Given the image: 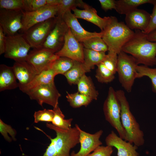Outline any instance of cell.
Segmentation results:
<instances>
[{"label":"cell","instance_id":"f546056e","mask_svg":"<svg viewBox=\"0 0 156 156\" xmlns=\"http://www.w3.org/2000/svg\"><path fill=\"white\" fill-rule=\"evenodd\" d=\"M82 44L84 48L99 52L108 51L107 44L100 36H95L84 41Z\"/></svg>","mask_w":156,"mask_h":156},{"label":"cell","instance_id":"4fadbf2b","mask_svg":"<svg viewBox=\"0 0 156 156\" xmlns=\"http://www.w3.org/2000/svg\"><path fill=\"white\" fill-rule=\"evenodd\" d=\"M83 49L82 44L75 38L69 28L65 35L62 47L55 54L59 57H67L73 61L83 63Z\"/></svg>","mask_w":156,"mask_h":156},{"label":"cell","instance_id":"60d3db41","mask_svg":"<svg viewBox=\"0 0 156 156\" xmlns=\"http://www.w3.org/2000/svg\"><path fill=\"white\" fill-rule=\"evenodd\" d=\"M101 8L106 11L113 9H115L116 1L114 0H99Z\"/></svg>","mask_w":156,"mask_h":156},{"label":"cell","instance_id":"ffe728a7","mask_svg":"<svg viewBox=\"0 0 156 156\" xmlns=\"http://www.w3.org/2000/svg\"><path fill=\"white\" fill-rule=\"evenodd\" d=\"M19 87L29 83L38 74L34 68L27 61L15 62L12 66Z\"/></svg>","mask_w":156,"mask_h":156},{"label":"cell","instance_id":"603a6c76","mask_svg":"<svg viewBox=\"0 0 156 156\" xmlns=\"http://www.w3.org/2000/svg\"><path fill=\"white\" fill-rule=\"evenodd\" d=\"M84 62L83 64L88 72L93 69L95 65L102 62L106 54L105 52L89 50L84 48Z\"/></svg>","mask_w":156,"mask_h":156},{"label":"cell","instance_id":"e0dca14e","mask_svg":"<svg viewBox=\"0 0 156 156\" xmlns=\"http://www.w3.org/2000/svg\"><path fill=\"white\" fill-rule=\"evenodd\" d=\"M105 142L106 145L116 149L117 156H139L137 151L138 146L123 139L113 131L106 137Z\"/></svg>","mask_w":156,"mask_h":156},{"label":"cell","instance_id":"ac0fdd59","mask_svg":"<svg viewBox=\"0 0 156 156\" xmlns=\"http://www.w3.org/2000/svg\"><path fill=\"white\" fill-rule=\"evenodd\" d=\"M83 8V10H79L75 8L72 10L77 18H81L96 25L103 31L108 23L110 16H105L102 18L97 14L96 10L92 7L85 3Z\"/></svg>","mask_w":156,"mask_h":156},{"label":"cell","instance_id":"5bb4252c","mask_svg":"<svg viewBox=\"0 0 156 156\" xmlns=\"http://www.w3.org/2000/svg\"><path fill=\"white\" fill-rule=\"evenodd\" d=\"M75 126L79 132V142L80 148L79 151L75 153L73 151L71 156H87L94 151L98 146L102 144L100 138L103 133L100 130L93 134H91L82 130L77 124Z\"/></svg>","mask_w":156,"mask_h":156},{"label":"cell","instance_id":"5b68a950","mask_svg":"<svg viewBox=\"0 0 156 156\" xmlns=\"http://www.w3.org/2000/svg\"><path fill=\"white\" fill-rule=\"evenodd\" d=\"M103 109L106 120L116 130L119 136L127 141V133L121 121L120 104L116 91L112 87L109 88Z\"/></svg>","mask_w":156,"mask_h":156},{"label":"cell","instance_id":"ba28073f","mask_svg":"<svg viewBox=\"0 0 156 156\" xmlns=\"http://www.w3.org/2000/svg\"><path fill=\"white\" fill-rule=\"evenodd\" d=\"M31 48L23 34L6 36L4 57L15 62L26 61Z\"/></svg>","mask_w":156,"mask_h":156},{"label":"cell","instance_id":"b9f144b4","mask_svg":"<svg viewBox=\"0 0 156 156\" xmlns=\"http://www.w3.org/2000/svg\"><path fill=\"white\" fill-rule=\"evenodd\" d=\"M6 36L0 26V55L4 53L6 43Z\"/></svg>","mask_w":156,"mask_h":156},{"label":"cell","instance_id":"7402d4cb","mask_svg":"<svg viewBox=\"0 0 156 156\" xmlns=\"http://www.w3.org/2000/svg\"><path fill=\"white\" fill-rule=\"evenodd\" d=\"M12 67L0 65V91L15 89L18 87Z\"/></svg>","mask_w":156,"mask_h":156},{"label":"cell","instance_id":"1f68e13d","mask_svg":"<svg viewBox=\"0 0 156 156\" xmlns=\"http://www.w3.org/2000/svg\"><path fill=\"white\" fill-rule=\"evenodd\" d=\"M137 78L144 76L148 77L151 80L152 90L156 93V68H151L148 66L142 65L137 67Z\"/></svg>","mask_w":156,"mask_h":156},{"label":"cell","instance_id":"9c48e42d","mask_svg":"<svg viewBox=\"0 0 156 156\" xmlns=\"http://www.w3.org/2000/svg\"><path fill=\"white\" fill-rule=\"evenodd\" d=\"M57 5H47L31 12L23 11L22 27L20 30L23 33L33 26L57 16Z\"/></svg>","mask_w":156,"mask_h":156},{"label":"cell","instance_id":"7bdbcfd3","mask_svg":"<svg viewBox=\"0 0 156 156\" xmlns=\"http://www.w3.org/2000/svg\"><path fill=\"white\" fill-rule=\"evenodd\" d=\"M146 34L148 40L151 42H156V29Z\"/></svg>","mask_w":156,"mask_h":156},{"label":"cell","instance_id":"484cf974","mask_svg":"<svg viewBox=\"0 0 156 156\" xmlns=\"http://www.w3.org/2000/svg\"><path fill=\"white\" fill-rule=\"evenodd\" d=\"M88 72L83 63L73 61V64L71 68L64 75L70 85H77L79 81Z\"/></svg>","mask_w":156,"mask_h":156},{"label":"cell","instance_id":"d6986e66","mask_svg":"<svg viewBox=\"0 0 156 156\" xmlns=\"http://www.w3.org/2000/svg\"><path fill=\"white\" fill-rule=\"evenodd\" d=\"M151 14L146 11L135 9L125 15L126 25L131 30L144 31L149 23Z\"/></svg>","mask_w":156,"mask_h":156},{"label":"cell","instance_id":"3957f363","mask_svg":"<svg viewBox=\"0 0 156 156\" xmlns=\"http://www.w3.org/2000/svg\"><path fill=\"white\" fill-rule=\"evenodd\" d=\"M102 38L108 48V51L118 55L122 51L123 45L134 35L135 32L124 22H119L115 16L110 20L103 31Z\"/></svg>","mask_w":156,"mask_h":156},{"label":"cell","instance_id":"f1b7e54d","mask_svg":"<svg viewBox=\"0 0 156 156\" xmlns=\"http://www.w3.org/2000/svg\"><path fill=\"white\" fill-rule=\"evenodd\" d=\"M54 115L52 122V124L54 126L62 129L68 130L71 127L72 118L64 119V115L58 106L53 108Z\"/></svg>","mask_w":156,"mask_h":156},{"label":"cell","instance_id":"d590c367","mask_svg":"<svg viewBox=\"0 0 156 156\" xmlns=\"http://www.w3.org/2000/svg\"><path fill=\"white\" fill-rule=\"evenodd\" d=\"M54 115L53 110L44 109L35 112L34 115V122L40 121L51 122Z\"/></svg>","mask_w":156,"mask_h":156},{"label":"cell","instance_id":"52a82bcc","mask_svg":"<svg viewBox=\"0 0 156 156\" xmlns=\"http://www.w3.org/2000/svg\"><path fill=\"white\" fill-rule=\"evenodd\" d=\"M56 21V16L37 24L23 33L31 48L38 49L42 47Z\"/></svg>","mask_w":156,"mask_h":156},{"label":"cell","instance_id":"74e56055","mask_svg":"<svg viewBox=\"0 0 156 156\" xmlns=\"http://www.w3.org/2000/svg\"><path fill=\"white\" fill-rule=\"evenodd\" d=\"M47 5L48 0H24L23 11L33 12Z\"/></svg>","mask_w":156,"mask_h":156},{"label":"cell","instance_id":"8d00e7d4","mask_svg":"<svg viewBox=\"0 0 156 156\" xmlns=\"http://www.w3.org/2000/svg\"><path fill=\"white\" fill-rule=\"evenodd\" d=\"M118 55L108 51V53L102 62L105 66L115 74L117 72Z\"/></svg>","mask_w":156,"mask_h":156},{"label":"cell","instance_id":"ab89813d","mask_svg":"<svg viewBox=\"0 0 156 156\" xmlns=\"http://www.w3.org/2000/svg\"><path fill=\"white\" fill-rule=\"evenodd\" d=\"M153 5L154 7L148 25L145 31H142L146 34H148L156 29V0Z\"/></svg>","mask_w":156,"mask_h":156},{"label":"cell","instance_id":"83f0119b","mask_svg":"<svg viewBox=\"0 0 156 156\" xmlns=\"http://www.w3.org/2000/svg\"><path fill=\"white\" fill-rule=\"evenodd\" d=\"M73 60L67 57H58L52 63L50 68L56 75H64L72 67Z\"/></svg>","mask_w":156,"mask_h":156},{"label":"cell","instance_id":"30bf717a","mask_svg":"<svg viewBox=\"0 0 156 156\" xmlns=\"http://www.w3.org/2000/svg\"><path fill=\"white\" fill-rule=\"evenodd\" d=\"M27 94L31 99L36 100L40 106H42L43 104L45 103L53 108L58 106V99L61 96L54 83L41 85Z\"/></svg>","mask_w":156,"mask_h":156},{"label":"cell","instance_id":"2e32d148","mask_svg":"<svg viewBox=\"0 0 156 156\" xmlns=\"http://www.w3.org/2000/svg\"><path fill=\"white\" fill-rule=\"evenodd\" d=\"M63 19L73 36L80 42L82 43L95 36L102 37L103 33L101 31L99 33L90 32L84 29L79 23L77 18L71 11H68L65 14Z\"/></svg>","mask_w":156,"mask_h":156},{"label":"cell","instance_id":"44dd1931","mask_svg":"<svg viewBox=\"0 0 156 156\" xmlns=\"http://www.w3.org/2000/svg\"><path fill=\"white\" fill-rule=\"evenodd\" d=\"M56 75L51 68L44 70L37 74L29 83L19 88L23 92L27 94L41 85L54 83V78Z\"/></svg>","mask_w":156,"mask_h":156},{"label":"cell","instance_id":"277c9868","mask_svg":"<svg viewBox=\"0 0 156 156\" xmlns=\"http://www.w3.org/2000/svg\"><path fill=\"white\" fill-rule=\"evenodd\" d=\"M116 92L120 105L121 121L127 133V141L138 147L142 146L144 143V133L130 111L125 93L121 90Z\"/></svg>","mask_w":156,"mask_h":156},{"label":"cell","instance_id":"8fae6325","mask_svg":"<svg viewBox=\"0 0 156 156\" xmlns=\"http://www.w3.org/2000/svg\"><path fill=\"white\" fill-rule=\"evenodd\" d=\"M58 57L55 53L42 47L34 49L29 53L26 61L39 74L50 68L52 63Z\"/></svg>","mask_w":156,"mask_h":156},{"label":"cell","instance_id":"7c38bea8","mask_svg":"<svg viewBox=\"0 0 156 156\" xmlns=\"http://www.w3.org/2000/svg\"><path fill=\"white\" fill-rule=\"evenodd\" d=\"M56 18L55 25L42 47L54 53L62 47L65 35L69 29L63 18L57 16Z\"/></svg>","mask_w":156,"mask_h":156},{"label":"cell","instance_id":"4316f807","mask_svg":"<svg viewBox=\"0 0 156 156\" xmlns=\"http://www.w3.org/2000/svg\"><path fill=\"white\" fill-rule=\"evenodd\" d=\"M67 94L66 97L67 100L70 105L73 108L87 106L93 100L91 98L78 91L71 94L67 92Z\"/></svg>","mask_w":156,"mask_h":156},{"label":"cell","instance_id":"9a60e30c","mask_svg":"<svg viewBox=\"0 0 156 156\" xmlns=\"http://www.w3.org/2000/svg\"><path fill=\"white\" fill-rule=\"evenodd\" d=\"M23 11L1 9L0 26L6 36L14 35L21 29Z\"/></svg>","mask_w":156,"mask_h":156},{"label":"cell","instance_id":"d6a6232c","mask_svg":"<svg viewBox=\"0 0 156 156\" xmlns=\"http://www.w3.org/2000/svg\"><path fill=\"white\" fill-rule=\"evenodd\" d=\"M95 77L98 81L102 83H108L115 78V74L108 69L102 62L97 66Z\"/></svg>","mask_w":156,"mask_h":156},{"label":"cell","instance_id":"6da1fadb","mask_svg":"<svg viewBox=\"0 0 156 156\" xmlns=\"http://www.w3.org/2000/svg\"><path fill=\"white\" fill-rule=\"evenodd\" d=\"M122 51L129 54L138 64L147 66L156 65V42L148 40L146 34L135 30L133 36L122 47Z\"/></svg>","mask_w":156,"mask_h":156},{"label":"cell","instance_id":"cb8c5ba5","mask_svg":"<svg viewBox=\"0 0 156 156\" xmlns=\"http://www.w3.org/2000/svg\"><path fill=\"white\" fill-rule=\"evenodd\" d=\"M155 1V0H116L115 10L119 14L125 15L141 5L148 3L153 5Z\"/></svg>","mask_w":156,"mask_h":156},{"label":"cell","instance_id":"4dcf8cb0","mask_svg":"<svg viewBox=\"0 0 156 156\" xmlns=\"http://www.w3.org/2000/svg\"><path fill=\"white\" fill-rule=\"evenodd\" d=\"M84 3L81 0H60L57 5L58 11L56 16L63 18L67 12L77 7L83 8Z\"/></svg>","mask_w":156,"mask_h":156},{"label":"cell","instance_id":"f35d334b","mask_svg":"<svg viewBox=\"0 0 156 156\" xmlns=\"http://www.w3.org/2000/svg\"><path fill=\"white\" fill-rule=\"evenodd\" d=\"M113 151L112 146L100 145L87 156H111Z\"/></svg>","mask_w":156,"mask_h":156},{"label":"cell","instance_id":"836d02e7","mask_svg":"<svg viewBox=\"0 0 156 156\" xmlns=\"http://www.w3.org/2000/svg\"><path fill=\"white\" fill-rule=\"evenodd\" d=\"M0 132L3 136L4 139L7 141L10 142L13 140L15 141V138L16 132L10 125L5 123L0 119Z\"/></svg>","mask_w":156,"mask_h":156},{"label":"cell","instance_id":"8992f818","mask_svg":"<svg viewBox=\"0 0 156 156\" xmlns=\"http://www.w3.org/2000/svg\"><path fill=\"white\" fill-rule=\"evenodd\" d=\"M138 65L131 55L121 51L118 54L117 72L122 87L127 92H131L135 79L137 78Z\"/></svg>","mask_w":156,"mask_h":156},{"label":"cell","instance_id":"e575fe53","mask_svg":"<svg viewBox=\"0 0 156 156\" xmlns=\"http://www.w3.org/2000/svg\"><path fill=\"white\" fill-rule=\"evenodd\" d=\"M0 9L11 10H23L24 0H0Z\"/></svg>","mask_w":156,"mask_h":156},{"label":"cell","instance_id":"7a4b0ae2","mask_svg":"<svg viewBox=\"0 0 156 156\" xmlns=\"http://www.w3.org/2000/svg\"><path fill=\"white\" fill-rule=\"evenodd\" d=\"M46 126L55 131L56 136L52 138L45 134L51 142L42 156H71V149L79 143L78 130L75 126L68 130H63L50 123H47Z\"/></svg>","mask_w":156,"mask_h":156},{"label":"cell","instance_id":"d4e9b609","mask_svg":"<svg viewBox=\"0 0 156 156\" xmlns=\"http://www.w3.org/2000/svg\"><path fill=\"white\" fill-rule=\"evenodd\" d=\"M77 85L79 92L89 97L93 100L97 99L99 93L90 77L85 74Z\"/></svg>","mask_w":156,"mask_h":156}]
</instances>
